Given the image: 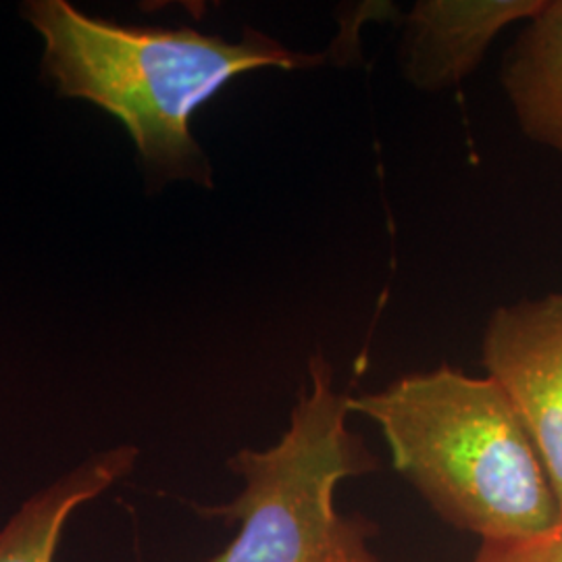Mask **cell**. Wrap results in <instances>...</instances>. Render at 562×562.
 I'll return each instance as SVG.
<instances>
[{
  "instance_id": "7",
  "label": "cell",
  "mask_w": 562,
  "mask_h": 562,
  "mask_svg": "<svg viewBox=\"0 0 562 562\" xmlns=\"http://www.w3.org/2000/svg\"><path fill=\"white\" fill-rule=\"evenodd\" d=\"M503 86L522 134L562 157V0L525 21L503 67Z\"/></svg>"
},
{
  "instance_id": "2",
  "label": "cell",
  "mask_w": 562,
  "mask_h": 562,
  "mask_svg": "<svg viewBox=\"0 0 562 562\" xmlns=\"http://www.w3.org/2000/svg\"><path fill=\"white\" fill-rule=\"evenodd\" d=\"M350 413L380 427L394 469L443 521L482 542L531 538L561 522L538 448L490 375L442 364L350 396Z\"/></svg>"
},
{
  "instance_id": "3",
  "label": "cell",
  "mask_w": 562,
  "mask_h": 562,
  "mask_svg": "<svg viewBox=\"0 0 562 562\" xmlns=\"http://www.w3.org/2000/svg\"><path fill=\"white\" fill-rule=\"evenodd\" d=\"M348 415L350 396L336 390L322 355L313 357L280 442L234 454L227 464L244 482L240 496L202 510L240 521L236 540L211 562H378L367 529L334 503L340 482L375 469Z\"/></svg>"
},
{
  "instance_id": "5",
  "label": "cell",
  "mask_w": 562,
  "mask_h": 562,
  "mask_svg": "<svg viewBox=\"0 0 562 562\" xmlns=\"http://www.w3.org/2000/svg\"><path fill=\"white\" fill-rule=\"evenodd\" d=\"M543 0H419L404 21V80L422 92H443L475 71L510 23L531 20Z\"/></svg>"
},
{
  "instance_id": "1",
  "label": "cell",
  "mask_w": 562,
  "mask_h": 562,
  "mask_svg": "<svg viewBox=\"0 0 562 562\" xmlns=\"http://www.w3.org/2000/svg\"><path fill=\"white\" fill-rule=\"evenodd\" d=\"M20 15L42 41V80L59 99L90 102L120 121L150 194L173 181L213 190V165L192 134V115L229 81L322 63V55L296 53L255 27L229 41L186 25L102 20L69 0H25Z\"/></svg>"
},
{
  "instance_id": "8",
  "label": "cell",
  "mask_w": 562,
  "mask_h": 562,
  "mask_svg": "<svg viewBox=\"0 0 562 562\" xmlns=\"http://www.w3.org/2000/svg\"><path fill=\"white\" fill-rule=\"evenodd\" d=\"M471 562H562V521L531 538L482 542Z\"/></svg>"
},
{
  "instance_id": "4",
  "label": "cell",
  "mask_w": 562,
  "mask_h": 562,
  "mask_svg": "<svg viewBox=\"0 0 562 562\" xmlns=\"http://www.w3.org/2000/svg\"><path fill=\"white\" fill-rule=\"evenodd\" d=\"M482 362L536 443L562 521V292L498 306L483 331Z\"/></svg>"
},
{
  "instance_id": "6",
  "label": "cell",
  "mask_w": 562,
  "mask_h": 562,
  "mask_svg": "<svg viewBox=\"0 0 562 562\" xmlns=\"http://www.w3.org/2000/svg\"><path fill=\"white\" fill-rule=\"evenodd\" d=\"M138 457L134 443L106 448L30 496L0 529V562H55L71 515L127 477Z\"/></svg>"
}]
</instances>
